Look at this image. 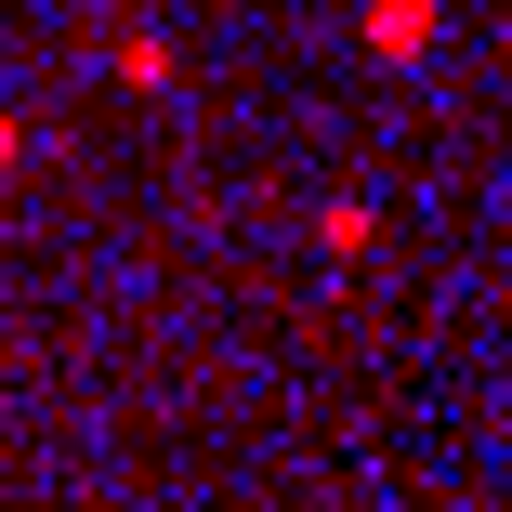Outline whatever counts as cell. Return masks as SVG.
Returning a JSON list of instances; mask_svg holds the SVG:
<instances>
[{"label":"cell","instance_id":"1","mask_svg":"<svg viewBox=\"0 0 512 512\" xmlns=\"http://www.w3.org/2000/svg\"><path fill=\"white\" fill-rule=\"evenodd\" d=\"M434 27H447L434 0H368V40L381 53H434Z\"/></svg>","mask_w":512,"mask_h":512},{"label":"cell","instance_id":"2","mask_svg":"<svg viewBox=\"0 0 512 512\" xmlns=\"http://www.w3.org/2000/svg\"><path fill=\"white\" fill-rule=\"evenodd\" d=\"M14 158H27V132H14V119H0V171H14Z\"/></svg>","mask_w":512,"mask_h":512},{"label":"cell","instance_id":"3","mask_svg":"<svg viewBox=\"0 0 512 512\" xmlns=\"http://www.w3.org/2000/svg\"><path fill=\"white\" fill-rule=\"evenodd\" d=\"M499 53H512V27H499Z\"/></svg>","mask_w":512,"mask_h":512}]
</instances>
